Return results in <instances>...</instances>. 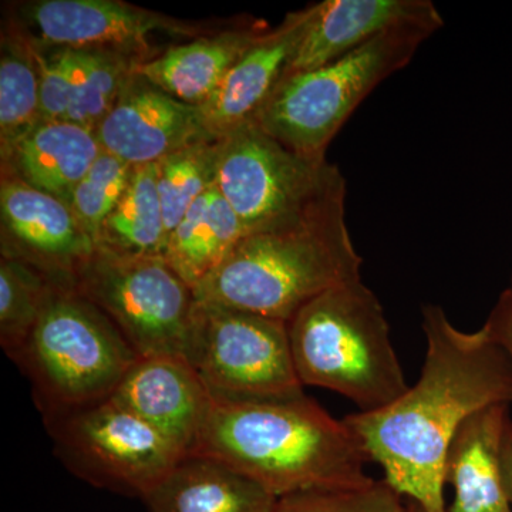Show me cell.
Segmentation results:
<instances>
[{"label": "cell", "instance_id": "ba28073f", "mask_svg": "<svg viewBox=\"0 0 512 512\" xmlns=\"http://www.w3.org/2000/svg\"><path fill=\"white\" fill-rule=\"evenodd\" d=\"M73 282L138 356L185 357L197 299L194 289L163 258L96 248Z\"/></svg>", "mask_w": 512, "mask_h": 512}, {"label": "cell", "instance_id": "83f0119b", "mask_svg": "<svg viewBox=\"0 0 512 512\" xmlns=\"http://www.w3.org/2000/svg\"><path fill=\"white\" fill-rule=\"evenodd\" d=\"M274 512H409V500L384 480L356 487L316 488L276 500Z\"/></svg>", "mask_w": 512, "mask_h": 512}, {"label": "cell", "instance_id": "3957f363", "mask_svg": "<svg viewBox=\"0 0 512 512\" xmlns=\"http://www.w3.org/2000/svg\"><path fill=\"white\" fill-rule=\"evenodd\" d=\"M346 188L299 220L244 235L200 285L197 302L289 320L313 299L362 279L345 217Z\"/></svg>", "mask_w": 512, "mask_h": 512}, {"label": "cell", "instance_id": "4fadbf2b", "mask_svg": "<svg viewBox=\"0 0 512 512\" xmlns=\"http://www.w3.org/2000/svg\"><path fill=\"white\" fill-rule=\"evenodd\" d=\"M94 133L101 150L133 168L156 164L208 136L200 107L175 99L138 72Z\"/></svg>", "mask_w": 512, "mask_h": 512}, {"label": "cell", "instance_id": "7a4b0ae2", "mask_svg": "<svg viewBox=\"0 0 512 512\" xmlns=\"http://www.w3.org/2000/svg\"><path fill=\"white\" fill-rule=\"evenodd\" d=\"M211 394L190 454L227 464L276 498L375 480L366 471L372 461L348 424L305 394L275 399Z\"/></svg>", "mask_w": 512, "mask_h": 512}, {"label": "cell", "instance_id": "277c9868", "mask_svg": "<svg viewBox=\"0 0 512 512\" xmlns=\"http://www.w3.org/2000/svg\"><path fill=\"white\" fill-rule=\"evenodd\" d=\"M288 332L303 387L332 390L360 412L383 409L409 389L382 303L362 279L303 306Z\"/></svg>", "mask_w": 512, "mask_h": 512}, {"label": "cell", "instance_id": "f1b7e54d", "mask_svg": "<svg viewBox=\"0 0 512 512\" xmlns=\"http://www.w3.org/2000/svg\"><path fill=\"white\" fill-rule=\"evenodd\" d=\"M35 43L40 67L42 120L67 121L73 86L72 50L66 47L42 46L36 40Z\"/></svg>", "mask_w": 512, "mask_h": 512}, {"label": "cell", "instance_id": "ac0fdd59", "mask_svg": "<svg viewBox=\"0 0 512 512\" xmlns=\"http://www.w3.org/2000/svg\"><path fill=\"white\" fill-rule=\"evenodd\" d=\"M265 29L259 22L234 25L214 35L167 47L140 64L138 73L175 99L200 107L220 89L239 57Z\"/></svg>", "mask_w": 512, "mask_h": 512}, {"label": "cell", "instance_id": "d6986e66", "mask_svg": "<svg viewBox=\"0 0 512 512\" xmlns=\"http://www.w3.org/2000/svg\"><path fill=\"white\" fill-rule=\"evenodd\" d=\"M101 147L96 133L70 121H42L2 161V174L69 205L76 185L90 170Z\"/></svg>", "mask_w": 512, "mask_h": 512}, {"label": "cell", "instance_id": "484cf974", "mask_svg": "<svg viewBox=\"0 0 512 512\" xmlns=\"http://www.w3.org/2000/svg\"><path fill=\"white\" fill-rule=\"evenodd\" d=\"M52 279L42 272L0 256V345L15 362L35 329Z\"/></svg>", "mask_w": 512, "mask_h": 512}, {"label": "cell", "instance_id": "7c38bea8", "mask_svg": "<svg viewBox=\"0 0 512 512\" xmlns=\"http://www.w3.org/2000/svg\"><path fill=\"white\" fill-rule=\"evenodd\" d=\"M96 251L66 202L13 175L0 178V256L32 266L53 281H73Z\"/></svg>", "mask_w": 512, "mask_h": 512}, {"label": "cell", "instance_id": "1f68e13d", "mask_svg": "<svg viewBox=\"0 0 512 512\" xmlns=\"http://www.w3.org/2000/svg\"><path fill=\"white\" fill-rule=\"evenodd\" d=\"M409 512H424L423 508L409 500Z\"/></svg>", "mask_w": 512, "mask_h": 512}, {"label": "cell", "instance_id": "7402d4cb", "mask_svg": "<svg viewBox=\"0 0 512 512\" xmlns=\"http://www.w3.org/2000/svg\"><path fill=\"white\" fill-rule=\"evenodd\" d=\"M42 121L36 43L23 23L9 16L0 36V157Z\"/></svg>", "mask_w": 512, "mask_h": 512}, {"label": "cell", "instance_id": "8fae6325", "mask_svg": "<svg viewBox=\"0 0 512 512\" xmlns=\"http://www.w3.org/2000/svg\"><path fill=\"white\" fill-rule=\"evenodd\" d=\"M16 18L46 47L106 49L156 57L154 33L197 39L227 29L231 22L181 20L123 0H30L16 6Z\"/></svg>", "mask_w": 512, "mask_h": 512}, {"label": "cell", "instance_id": "4316f807", "mask_svg": "<svg viewBox=\"0 0 512 512\" xmlns=\"http://www.w3.org/2000/svg\"><path fill=\"white\" fill-rule=\"evenodd\" d=\"M131 173V165L101 150L100 156L74 188L69 200L70 210L93 238L94 244L104 222L123 197Z\"/></svg>", "mask_w": 512, "mask_h": 512}, {"label": "cell", "instance_id": "6da1fadb", "mask_svg": "<svg viewBox=\"0 0 512 512\" xmlns=\"http://www.w3.org/2000/svg\"><path fill=\"white\" fill-rule=\"evenodd\" d=\"M421 318L426 357L416 384L389 406L343 421L394 490L424 512H447L448 447L471 416L512 403V360L484 326L464 332L439 305H424Z\"/></svg>", "mask_w": 512, "mask_h": 512}, {"label": "cell", "instance_id": "52a82bcc", "mask_svg": "<svg viewBox=\"0 0 512 512\" xmlns=\"http://www.w3.org/2000/svg\"><path fill=\"white\" fill-rule=\"evenodd\" d=\"M215 187L247 235L299 220L346 183L328 158L302 156L251 121L220 138Z\"/></svg>", "mask_w": 512, "mask_h": 512}, {"label": "cell", "instance_id": "9c48e42d", "mask_svg": "<svg viewBox=\"0 0 512 512\" xmlns=\"http://www.w3.org/2000/svg\"><path fill=\"white\" fill-rule=\"evenodd\" d=\"M43 421L74 476L143 500L187 456L113 396Z\"/></svg>", "mask_w": 512, "mask_h": 512}, {"label": "cell", "instance_id": "30bf717a", "mask_svg": "<svg viewBox=\"0 0 512 512\" xmlns=\"http://www.w3.org/2000/svg\"><path fill=\"white\" fill-rule=\"evenodd\" d=\"M185 359L214 394L275 399L303 393L284 320L197 302Z\"/></svg>", "mask_w": 512, "mask_h": 512}, {"label": "cell", "instance_id": "8992f818", "mask_svg": "<svg viewBox=\"0 0 512 512\" xmlns=\"http://www.w3.org/2000/svg\"><path fill=\"white\" fill-rule=\"evenodd\" d=\"M413 25L390 30L335 62L286 76L254 120L265 133L309 158L326 150L360 103L412 62L437 32Z\"/></svg>", "mask_w": 512, "mask_h": 512}, {"label": "cell", "instance_id": "e0dca14e", "mask_svg": "<svg viewBox=\"0 0 512 512\" xmlns=\"http://www.w3.org/2000/svg\"><path fill=\"white\" fill-rule=\"evenodd\" d=\"M510 404H494L471 416L448 447L446 484L453 485L447 512H512L505 488L503 448Z\"/></svg>", "mask_w": 512, "mask_h": 512}, {"label": "cell", "instance_id": "9a60e30c", "mask_svg": "<svg viewBox=\"0 0 512 512\" xmlns=\"http://www.w3.org/2000/svg\"><path fill=\"white\" fill-rule=\"evenodd\" d=\"M211 392L183 356L140 357L113 397L184 454H190L211 403Z\"/></svg>", "mask_w": 512, "mask_h": 512}, {"label": "cell", "instance_id": "603a6c76", "mask_svg": "<svg viewBox=\"0 0 512 512\" xmlns=\"http://www.w3.org/2000/svg\"><path fill=\"white\" fill-rule=\"evenodd\" d=\"M157 178V163L133 168L123 197L100 229L96 248L119 255L163 258L167 234Z\"/></svg>", "mask_w": 512, "mask_h": 512}, {"label": "cell", "instance_id": "cb8c5ba5", "mask_svg": "<svg viewBox=\"0 0 512 512\" xmlns=\"http://www.w3.org/2000/svg\"><path fill=\"white\" fill-rule=\"evenodd\" d=\"M73 55V86L67 121L96 131L113 109L128 82L138 72L143 57L117 50L70 49Z\"/></svg>", "mask_w": 512, "mask_h": 512}, {"label": "cell", "instance_id": "4dcf8cb0", "mask_svg": "<svg viewBox=\"0 0 512 512\" xmlns=\"http://www.w3.org/2000/svg\"><path fill=\"white\" fill-rule=\"evenodd\" d=\"M503 468L505 488H507L508 501H510L512 511V421L505 434L503 448Z\"/></svg>", "mask_w": 512, "mask_h": 512}, {"label": "cell", "instance_id": "f546056e", "mask_svg": "<svg viewBox=\"0 0 512 512\" xmlns=\"http://www.w3.org/2000/svg\"><path fill=\"white\" fill-rule=\"evenodd\" d=\"M484 328L490 338L510 356L512 360V289L501 293L493 311L488 316Z\"/></svg>", "mask_w": 512, "mask_h": 512}, {"label": "cell", "instance_id": "d4e9b609", "mask_svg": "<svg viewBox=\"0 0 512 512\" xmlns=\"http://www.w3.org/2000/svg\"><path fill=\"white\" fill-rule=\"evenodd\" d=\"M218 146L220 138L205 136L158 161V194L167 238L192 205L215 187Z\"/></svg>", "mask_w": 512, "mask_h": 512}, {"label": "cell", "instance_id": "ffe728a7", "mask_svg": "<svg viewBox=\"0 0 512 512\" xmlns=\"http://www.w3.org/2000/svg\"><path fill=\"white\" fill-rule=\"evenodd\" d=\"M276 500L227 464L195 454L185 456L144 498L148 512H274Z\"/></svg>", "mask_w": 512, "mask_h": 512}, {"label": "cell", "instance_id": "d6a6232c", "mask_svg": "<svg viewBox=\"0 0 512 512\" xmlns=\"http://www.w3.org/2000/svg\"><path fill=\"white\" fill-rule=\"evenodd\" d=\"M510 288L512 289V285L510 286Z\"/></svg>", "mask_w": 512, "mask_h": 512}, {"label": "cell", "instance_id": "5b68a950", "mask_svg": "<svg viewBox=\"0 0 512 512\" xmlns=\"http://www.w3.org/2000/svg\"><path fill=\"white\" fill-rule=\"evenodd\" d=\"M140 359L120 330L77 291L53 281L40 318L16 357L45 417L113 396Z\"/></svg>", "mask_w": 512, "mask_h": 512}, {"label": "cell", "instance_id": "2e32d148", "mask_svg": "<svg viewBox=\"0 0 512 512\" xmlns=\"http://www.w3.org/2000/svg\"><path fill=\"white\" fill-rule=\"evenodd\" d=\"M413 25L441 29L444 22L430 0H325L315 3V16L286 76L318 69L390 30Z\"/></svg>", "mask_w": 512, "mask_h": 512}, {"label": "cell", "instance_id": "44dd1931", "mask_svg": "<svg viewBox=\"0 0 512 512\" xmlns=\"http://www.w3.org/2000/svg\"><path fill=\"white\" fill-rule=\"evenodd\" d=\"M244 235L231 205L212 187L168 235L163 259L194 289L225 261Z\"/></svg>", "mask_w": 512, "mask_h": 512}, {"label": "cell", "instance_id": "5bb4252c", "mask_svg": "<svg viewBox=\"0 0 512 512\" xmlns=\"http://www.w3.org/2000/svg\"><path fill=\"white\" fill-rule=\"evenodd\" d=\"M315 5L288 13L276 28L265 29L248 47L220 89L200 106L208 136L221 138L251 123L288 74L289 64L311 26Z\"/></svg>", "mask_w": 512, "mask_h": 512}]
</instances>
